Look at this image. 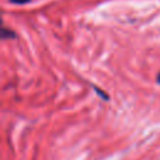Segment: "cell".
Masks as SVG:
<instances>
[{"label":"cell","mask_w":160,"mask_h":160,"mask_svg":"<svg viewBox=\"0 0 160 160\" xmlns=\"http://www.w3.org/2000/svg\"><path fill=\"white\" fill-rule=\"evenodd\" d=\"M12 4H16V5H22V4H26L29 2L30 0H10Z\"/></svg>","instance_id":"2"},{"label":"cell","mask_w":160,"mask_h":160,"mask_svg":"<svg viewBox=\"0 0 160 160\" xmlns=\"http://www.w3.org/2000/svg\"><path fill=\"white\" fill-rule=\"evenodd\" d=\"M156 80H158V82H159V84H160V72H159V74H158V78H156Z\"/></svg>","instance_id":"3"},{"label":"cell","mask_w":160,"mask_h":160,"mask_svg":"<svg viewBox=\"0 0 160 160\" xmlns=\"http://www.w3.org/2000/svg\"><path fill=\"white\" fill-rule=\"evenodd\" d=\"M1 38L2 39H8V38H15V32L8 30L6 28H2V31H1Z\"/></svg>","instance_id":"1"}]
</instances>
